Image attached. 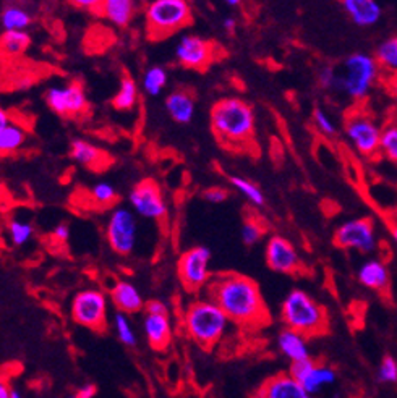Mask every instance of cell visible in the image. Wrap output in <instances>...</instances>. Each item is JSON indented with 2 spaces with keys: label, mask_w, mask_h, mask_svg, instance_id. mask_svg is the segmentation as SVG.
<instances>
[{
  "label": "cell",
  "mask_w": 397,
  "mask_h": 398,
  "mask_svg": "<svg viewBox=\"0 0 397 398\" xmlns=\"http://www.w3.org/2000/svg\"><path fill=\"white\" fill-rule=\"evenodd\" d=\"M205 293L221 308L230 322L245 329H260L271 322L270 309L253 278L237 272L213 276Z\"/></svg>",
  "instance_id": "obj_1"
},
{
  "label": "cell",
  "mask_w": 397,
  "mask_h": 398,
  "mask_svg": "<svg viewBox=\"0 0 397 398\" xmlns=\"http://www.w3.org/2000/svg\"><path fill=\"white\" fill-rule=\"evenodd\" d=\"M211 130L224 149L250 153L256 146V117L248 102L222 98L211 107Z\"/></svg>",
  "instance_id": "obj_2"
},
{
  "label": "cell",
  "mask_w": 397,
  "mask_h": 398,
  "mask_svg": "<svg viewBox=\"0 0 397 398\" xmlns=\"http://www.w3.org/2000/svg\"><path fill=\"white\" fill-rule=\"evenodd\" d=\"M184 330L198 347L211 349L222 340L230 324L224 311L206 295L189 303L182 316Z\"/></svg>",
  "instance_id": "obj_3"
},
{
  "label": "cell",
  "mask_w": 397,
  "mask_h": 398,
  "mask_svg": "<svg viewBox=\"0 0 397 398\" xmlns=\"http://www.w3.org/2000/svg\"><path fill=\"white\" fill-rule=\"evenodd\" d=\"M281 319L286 329L302 333L303 337H321L329 332V314L321 303L303 290L295 288L281 306Z\"/></svg>",
  "instance_id": "obj_4"
},
{
  "label": "cell",
  "mask_w": 397,
  "mask_h": 398,
  "mask_svg": "<svg viewBox=\"0 0 397 398\" xmlns=\"http://www.w3.org/2000/svg\"><path fill=\"white\" fill-rule=\"evenodd\" d=\"M379 70L374 57L363 52L352 53L346 58L341 68H336V82L332 91L346 93L355 101L367 98L379 77Z\"/></svg>",
  "instance_id": "obj_5"
},
{
  "label": "cell",
  "mask_w": 397,
  "mask_h": 398,
  "mask_svg": "<svg viewBox=\"0 0 397 398\" xmlns=\"http://www.w3.org/2000/svg\"><path fill=\"white\" fill-rule=\"evenodd\" d=\"M144 18L148 39L164 41L187 28L193 21V13L185 0H154L148 5Z\"/></svg>",
  "instance_id": "obj_6"
},
{
  "label": "cell",
  "mask_w": 397,
  "mask_h": 398,
  "mask_svg": "<svg viewBox=\"0 0 397 398\" xmlns=\"http://www.w3.org/2000/svg\"><path fill=\"white\" fill-rule=\"evenodd\" d=\"M107 297L98 288H84L72 300V319L78 326L87 327L93 332H104L107 329Z\"/></svg>",
  "instance_id": "obj_7"
},
{
  "label": "cell",
  "mask_w": 397,
  "mask_h": 398,
  "mask_svg": "<svg viewBox=\"0 0 397 398\" xmlns=\"http://www.w3.org/2000/svg\"><path fill=\"white\" fill-rule=\"evenodd\" d=\"M209 261H211V251L206 246H193L179 256L177 274L187 292L196 293L206 288L213 277L209 272Z\"/></svg>",
  "instance_id": "obj_8"
},
{
  "label": "cell",
  "mask_w": 397,
  "mask_h": 398,
  "mask_svg": "<svg viewBox=\"0 0 397 398\" xmlns=\"http://www.w3.org/2000/svg\"><path fill=\"white\" fill-rule=\"evenodd\" d=\"M107 243L120 256H130L138 243V222L135 212L127 207H115L106 224Z\"/></svg>",
  "instance_id": "obj_9"
},
{
  "label": "cell",
  "mask_w": 397,
  "mask_h": 398,
  "mask_svg": "<svg viewBox=\"0 0 397 398\" xmlns=\"http://www.w3.org/2000/svg\"><path fill=\"white\" fill-rule=\"evenodd\" d=\"M221 56L218 42L196 34H185L175 46V58L182 67L196 72H205Z\"/></svg>",
  "instance_id": "obj_10"
},
{
  "label": "cell",
  "mask_w": 397,
  "mask_h": 398,
  "mask_svg": "<svg viewBox=\"0 0 397 398\" xmlns=\"http://www.w3.org/2000/svg\"><path fill=\"white\" fill-rule=\"evenodd\" d=\"M346 134L352 146L368 159L381 158V128L370 115L352 112L346 118Z\"/></svg>",
  "instance_id": "obj_11"
},
{
  "label": "cell",
  "mask_w": 397,
  "mask_h": 398,
  "mask_svg": "<svg viewBox=\"0 0 397 398\" xmlns=\"http://www.w3.org/2000/svg\"><path fill=\"white\" fill-rule=\"evenodd\" d=\"M130 206L138 216L159 220L168 216V201L160 185L153 179L139 180L130 191Z\"/></svg>",
  "instance_id": "obj_12"
},
{
  "label": "cell",
  "mask_w": 397,
  "mask_h": 398,
  "mask_svg": "<svg viewBox=\"0 0 397 398\" xmlns=\"http://www.w3.org/2000/svg\"><path fill=\"white\" fill-rule=\"evenodd\" d=\"M46 102L52 112L62 117H80L88 110L87 91L82 82H70L65 86H52L46 91Z\"/></svg>",
  "instance_id": "obj_13"
},
{
  "label": "cell",
  "mask_w": 397,
  "mask_h": 398,
  "mask_svg": "<svg viewBox=\"0 0 397 398\" xmlns=\"http://www.w3.org/2000/svg\"><path fill=\"white\" fill-rule=\"evenodd\" d=\"M334 245L342 250H357L370 252L377 248L374 222L368 217L347 220L336 230Z\"/></svg>",
  "instance_id": "obj_14"
},
{
  "label": "cell",
  "mask_w": 397,
  "mask_h": 398,
  "mask_svg": "<svg viewBox=\"0 0 397 398\" xmlns=\"http://www.w3.org/2000/svg\"><path fill=\"white\" fill-rule=\"evenodd\" d=\"M266 262L270 269L281 274L295 276L303 271V262L300 259L295 246L282 235H272L266 243Z\"/></svg>",
  "instance_id": "obj_15"
},
{
  "label": "cell",
  "mask_w": 397,
  "mask_h": 398,
  "mask_svg": "<svg viewBox=\"0 0 397 398\" xmlns=\"http://www.w3.org/2000/svg\"><path fill=\"white\" fill-rule=\"evenodd\" d=\"M292 378L303 387L308 394H315L323 385L332 384L336 380V371L329 366H324L313 359H303V361L292 363L291 373Z\"/></svg>",
  "instance_id": "obj_16"
},
{
  "label": "cell",
  "mask_w": 397,
  "mask_h": 398,
  "mask_svg": "<svg viewBox=\"0 0 397 398\" xmlns=\"http://www.w3.org/2000/svg\"><path fill=\"white\" fill-rule=\"evenodd\" d=\"M256 398H310V394L291 374H276L256 390Z\"/></svg>",
  "instance_id": "obj_17"
},
{
  "label": "cell",
  "mask_w": 397,
  "mask_h": 398,
  "mask_svg": "<svg viewBox=\"0 0 397 398\" xmlns=\"http://www.w3.org/2000/svg\"><path fill=\"white\" fill-rule=\"evenodd\" d=\"M143 332L148 345L156 352H164L172 342V324L169 314H148L143 317Z\"/></svg>",
  "instance_id": "obj_18"
},
{
  "label": "cell",
  "mask_w": 397,
  "mask_h": 398,
  "mask_svg": "<svg viewBox=\"0 0 397 398\" xmlns=\"http://www.w3.org/2000/svg\"><path fill=\"white\" fill-rule=\"evenodd\" d=\"M357 277L363 287L374 290V292H378L384 298L389 297L391 277L384 261L368 259L367 262H363V266L358 269Z\"/></svg>",
  "instance_id": "obj_19"
},
{
  "label": "cell",
  "mask_w": 397,
  "mask_h": 398,
  "mask_svg": "<svg viewBox=\"0 0 397 398\" xmlns=\"http://www.w3.org/2000/svg\"><path fill=\"white\" fill-rule=\"evenodd\" d=\"M111 300L112 304L115 306V309L127 316L139 313V311L144 309V304H146L141 293H139V290L135 285L127 281L117 282L114 287L111 288Z\"/></svg>",
  "instance_id": "obj_20"
},
{
  "label": "cell",
  "mask_w": 397,
  "mask_h": 398,
  "mask_svg": "<svg viewBox=\"0 0 397 398\" xmlns=\"http://www.w3.org/2000/svg\"><path fill=\"white\" fill-rule=\"evenodd\" d=\"M70 155L89 170H106L112 162L107 153L84 139H73L70 144Z\"/></svg>",
  "instance_id": "obj_21"
},
{
  "label": "cell",
  "mask_w": 397,
  "mask_h": 398,
  "mask_svg": "<svg viewBox=\"0 0 397 398\" xmlns=\"http://www.w3.org/2000/svg\"><path fill=\"white\" fill-rule=\"evenodd\" d=\"M165 112L179 125H187L195 117V98L190 91L175 89L164 102Z\"/></svg>",
  "instance_id": "obj_22"
},
{
  "label": "cell",
  "mask_w": 397,
  "mask_h": 398,
  "mask_svg": "<svg viewBox=\"0 0 397 398\" xmlns=\"http://www.w3.org/2000/svg\"><path fill=\"white\" fill-rule=\"evenodd\" d=\"M342 7L353 23L358 26L377 25L383 15L379 4L374 0H344Z\"/></svg>",
  "instance_id": "obj_23"
},
{
  "label": "cell",
  "mask_w": 397,
  "mask_h": 398,
  "mask_svg": "<svg viewBox=\"0 0 397 398\" xmlns=\"http://www.w3.org/2000/svg\"><path fill=\"white\" fill-rule=\"evenodd\" d=\"M277 347L282 352L284 357L291 359L292 363H298L310 358L307 337H303L302 333L295 330L284 329L281 333H279Z\"/></svg>",
  "instance_id": "obj_24"
},
{
  "label": "cell",
  "mask_w": 397,
  "mask_h": 398,
  "mask_svg": "<svg viewBox=\"0 0 397 398\" xmlns=\"http://www.w3.org/2000/svg\"><path fill=\"white\" fill-rule=\"evenodd\" d=\"M96 13L111 21L112 25L125 28L135 15V4L130 0H106L101 2Z\"/></svg>",
  "instance_id": "obj_25"
},
{
  "label": "cell",
  "mask_w": 397,
  "mask_h": 398,
  "mask_svg": "<svg viewBox=\"0 0 397 398\" xmlns=\"http://www.w3.org/2000/svg\"><path fill=\"white\" fill-rule=\"evenodd\" d=\"M28 131L23 125L17 122H10L7 127L0 131V158L17 153L25 146Z\"/></svg>",
  "instance_id": "obj_26"
},
{
  "label": "cell",
  "mask_w": 397,
  "mask_h": 398,
  "mask_svg": "<svg viewBox=\"0 0 397 398\" xmlns=\"http://www.w3.org/2000/svg\"><path fill=\"white\" fill-rule=\"evenodd\" d=\"M31 36L26 31H4L0 34V58H15L28 49Z\"/></svg>",
  "instance_id": "obj_27"
},
{
  "label": "cell",
  "mask_w": 397,
  "mask_h": 398,
  "mask_svg": "<svg viewBox=\"0 0 397 398\" xmlns=\"http://www.w3.org/2000/svg\"><path fill=\"white\" fill-rule=\"evenodd\" d=\"M138 96L139 93H138L137 82L132 77L125 75V77L120 79L119 89H117L114 99H112V105H114V109L119 112H130L135 109Z\"/></svg>",
  "instance_id": "obj_28"
},
{
  "label": "cell",
  "mask_w": 397,
  "mask_h": 398,
  "mask_svg": "<svg viewBox=\"0 0 397 398\" xmlns=\"http://www.w3.org/2000/svg\"><path fill=\"white\" fill-rule=\"evenodd\" d=\"M0 23L5 31H25L33 23V17L20 5H8L0 13Z\"/></svg>",
  "instance_id": "obj_29"
},
{
  "label": "cell",
  "mask_w": 397,
  "mask_h": 398,
  "mask_svg": "<svg viewBox=\"0 0 397 398\" xmlns=\"http://www.w3.org/2000/svg\"><path fill=\"white\" fill-rule=\"evenodd\" d=\"M168 82H169L168 70L160 65H154L149 67L146 72H144L141 86L144 93L151 96V98H156V96L163 93V89L168 86Z\"/></svg>",
  "instance_id": "obj_30"
},
{
  "label": "cell",
  "mask_w": 397,
  "mask_h": 398,
  "mask_svg": "<svg viewBox=\"0 0 397 398\" xmlns=\"http://www.w3.org/2000/svg\"><path fill=\"white\" fill-rule=\"evenodd\" d=\"M7 233L13 246H25L31 238H33L34 229L33 224H31L28 219L15 216L8 220Z\"/></svg>",
  "instance_id": "obj_31"
},
{
  "label": "cell",
  "mask_w": 397,
  "mask_h": 398,
  "mask_svg": "<svg viewBox=\"0 0 397 398\" xmlns=\"http://www.w3.org/2000/svg\"><path fill=\"white\" fill-rule=\"evenodd\" d=\"M374 60L379 68H386L391 73H397V36L381 42L374 53Z\"/></svg>",
  "instance_id": "obj_32"
},
{
  "label": "cell",
  "mask_w": 397,
  "mask_h": 398,
  "mask_svg": "<svg viewBox=\"0 0 397 398\" xmlns=\"http://www.w3.org/2000/svg\"><path fill=\"white\" fill-rule=\"evenodd\" d=\"M112 327H114V332L119 342L123 343L125 347H137L138 343V337L137 332L133 329L130 319H128L127 314L119 313L115 311V314L112 316Z\"/></svg>",
  "instance_id": "obj_33"
},
{
  "label": "cell",
  "mask_w": 397,
  "mask_h": 398,
  "mask_svg": "<svg viewBox=\"0 0 397 398\" xmlns=\"http://www.w3.org/2000/svg\"><path fill=\"white\" fill-rule=\"evenodd\" d=\"M381 155L397 164V118L381 128Z\"/></svg>",
  "instance_id": "obj_34"
},
{
  "label": "cell",
  "mask_w": 397,
  "mask_h": 398,
  "mask_svg": "<svg viewBox=\"0 0 397 398\" xmlns=\"http://www.w3.org/2000/svg\"><path fill=\"white\" fill-rule=\"evenodd\" d=\"M229 181L230 185H232L239 193H242L253 206L261 207L263 204H265V195H263V191L260 190L258 185H255L253 181L246 180L244 176H235V175L230 176Z\"/></svg>",
  "instance_id": "obj_35"
},
{
  "label": "cell",
  "mask_w": 397,
  "mask_h": 398,
  "mask_svg": "<svg viewBox=\"0 0 397 398\" xmlns=\"http://www.w3.org/2000/svg\"><path fill=\"white\" fill-rule=\"evenodd\" d=\"M89 196H91V201L94 203V206H98V207L114 206V204L117 203V199H119L115 188L107 181L96 183V185L91 188Z\"/></svg>",
  "instance_id": "obj_36"
},
{
  "label": "cell",
  "mask_w": 397,
  "mask_h": 398,
  "mask_svg": "<svg viewBox=\"0 0 397 398\" xmlns=\"http://www.w3.org/2000/svg\"><path fill=\"white\" fill-rule=\"evenodd\" d=\"M266 224L260 217L248 216L242 225V240L246 246H253L266 235Z\"/></svg>",
  "instance_id": "obj_37"
},
{
  "label": "cell",
  "mask_w": 397,
  "mask_h": 398,
  "mask_svg": "<svg viewBox=\"0 0 397 398\" xmlns=\"http://www.w3.org/2000/svg\"><path fill=\"white\" fill-rule=\"evenodd\" d=\"M378 379L384 384H397V361L393 357H384L381 361Z\"/></svg>",
  "instance_id": "obj_38"
},
{
  "label": "cell",
  "mask_w": 397,
  "mask_h": 398,
  "mask_svg": "<svg viewBox=\"0 0 397 398\" xmlns=\"http://www.w3.org/2000/svg\"><path fill=\"white\" fill-rule=\"evenodd\" d=\"M313 122L316 128H318V131L323 133L324 136H332V134H336L334 122H332L331 118L326 115V112L323 109H320V107H316L313 110Z\"/></svg>",
  "instance_id": "obj_39"
},
{
  "label": "cell",
  "mask_w": 397,
  "mask_h": 398,
  "mask_svg": "<svg viewBox=\"0 0 397 398\" xmlns=\"http://www.w3.org/2000/svg\"><path fill=\"white\" fill-rule=\"evenodd\" d=\"M229 195L230 193L227 188L209 186L205 191H203V199H205L206 203H211V204H221L224 201H227Z\"/></svg>",
  "instance_id": "obj_40"
},
{
  "label": "cell",
  "mask_w": 397,
  "mask_h": 398,
  "mask_svg": "<svg viewBox=\"0 0 397 398\" xmlns=\"http://www.w3.org/2000/svg\"><path fill=\"white\" fill-rule=\"evenodd\" d=\"M336 82V68L334 67H323L318 72V83L321 88L332 89Z\"/></svg>",
  "instance_id": "obj_41"
},
{
  "label": "cell",
  "mask_w": 397,
  "mask_h": 398,
  "mask_svg": "<svg viewBox=\"0 0 397 398\" xmlns=\"http://www.w3.org/2000/svg\"><path fill=\"white\" fill-rule=\"evenodd\" d=\"M96 395H98V387H96V384L88 382V384L80 385L73 394H70L68 398H94Z\"/></svg>",
  "instance_id": "obj_42"
},
{
  "label": "cell",
  "mask_w": 397,
  "mask_h": 398,
  "mask_svg": "<svg viewBox=\"0 0 397 398\" xmlns=\"http://www.w3.org/2000/svg\"><path fill=\"white\" fill-rule=\"evenodd\" d=\"M144 313L148 314H169V308L164 301L151 300L144 304Z\"/></svg>",
  "instance_id": "obj_43"
},
{
  "label": "cell",
  "mask_w": 397,
  "mask_h": 398,
  "mask_svg": "<svg viewBox=\"0 0 397 398\" xmlns=\"http://www.w3.org/2000/svg\"><path fill=\"white\" fill-rule=\"evenodd\" d=\"M53 240L57 241H67L70 238V227L67 224H58L52 232Z\"/></svg>",
  "instance_id": "obj_44"
},
{
  "label": "cell",
  "mask_w": 397,
  "mask_h": 398,
  "mask_svg": "<svg viewBox=\"0 0 397 398\" xmlns=\"http://www.w3.org/2000/svg\"><path fill=\"white\" fill-rule=\"evenodd\" d=\"M13 387L8 384L7 379L0 378V398H10L12 397Z\"/></svg>",
  "instance_id": "obj_45"
},
{
  "label": "cell",
  "mask_w": 397,
  "mask_h": 398,
  "mask_svg": "<svg viewBox=\"0 0 397 398\" xmlns=\"http://www.w3.org/2000/svg\"><path fill=\"white\" fill-rule=\"evenodd\" d=\"M388 91L391 93V96L397 101V73H393L388 79Z\"/></svg>",
  "instance_id": "obj_46"
},
{
  "label": "cell",
  "mask_w": 397,
  "mask_h": 398,
  "mask_svg": "<svg viewBox=\"0 0 397 398\" xmlns=\"http://www.w3.org/2000/svg\"><path fill=\"white\" fill-rule=\"evenodd\" d=\"M10 122H12V120H10V115H8V112H7V110H5L2 105H0V131H2V130H4V128H5V127H7Z\"/></svg>",
  "instance_id": "obj_47"
},
{
  "label": "cell",
  "mask_w": 397,
  "mask_h": 398,
  "mask_svg": "<svg viewBox=\"0 0 397 398\" xmlns=\"http://www.w3.org/2000/svg\"><path fill=\"white\" fill-rule=\"evenodd\" d=\"M78 5V7H83V8H91V10H98L99 4L101 2H93V0H77L75 2Z\"/></svg>",
  "instance_id": "obj_48"
},
{
  "label": "cell",
  "mask_w": 397,
  "mask_h": 398,
  "mask_svg": "<svg viewBox=\"0 0 397 398\" xmlns=\"http://www.w3.org/2000/svg\"><path fill=\"white\" fill-rule=\"evenodd\" d=\"M222 26L225 30L229 31V33H234L235 31V28H237V20H235L234 17H227L224 20V23H222Z\"/></svg>",
  "instance_id": "obj_49"
},
{
  "label": "cell",
  "mask_w": 397,
  "mask_h": 398,
  "mask_svg": "<svg viewBox=\"0 0 397 398\" xmlns=\"http://www.w3.org/2000/svg\"><path fill=\"white\" fill-rule=\"evenodd\" d=\"M391 233H393V236H394L396 241H397V224H396V222L391 224Z\"/></svg>",
  "instance_id": "obj_50"
},
{
  "label": "cell",
  "mask_w": 397,
  "mask_h": 398,
  "mask_svg": "<svg viewBox=\"0 0 397 398\" xmlns=\"http://www.w3.org/2000/svg\"><path fill=\"white\" fill-rule=\"evenodd\" d=\"M10 398H23V395H21V392L18 389H13L12 390V397Z\"/></svg>",
  "instance_id": "obj_51"
},
{
  "label": "cell",
  "mask_w": 397,
  "mask_h": 398,
  "mask_svg": "<svg viewBox=\"0 0 397 398\" xmlns=\"http://www.w3.org/2000/svg\"><path fill=\"white\" fill-rule=\"evenodd\" d=\"M240 2L239 0H227V5H232V7H235V5H239Z\"/></svg>",
  "instance_id": "obj_52"
},
{
  "label": "cell",
  "mask_w": 397,
  "mask_h": 398,
  "mask_svg": "<svg viewBox=\"0 0 397 398\" xmlns=\"http://www.w3.org/2000/svg\"><path fill=\"white\" fill-rule=\"evenodd\" d=\"M0 60H2V58H0Z\"/></svg>",
  "instance_id": "obj_53"
}]
</instances>
